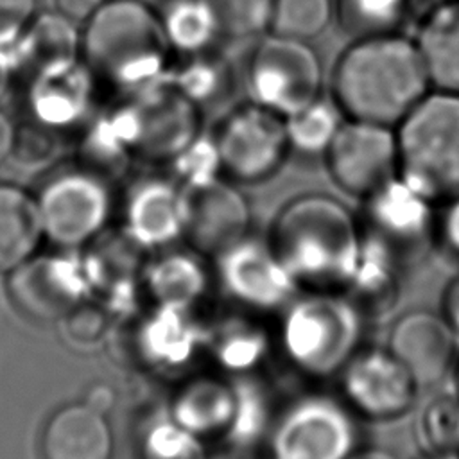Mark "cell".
<instances>
[{
    "label": "cell",
    "instance_id": "6da1fadb",
    "mask_svg": "<svg viewBox=\"0 0 459 459\" xmlns=\"http://www.w3.org/2000/svg\"><path fill=\"white\" fill-rule=\"evenodd\" d=\"M429 86L416 41L396 30L355 38L332 72V99L346 118L389 127L400 124Z\"/></svg>",
    "mask_w": 459,
    "mask_h": 459
},
{
    "label": "cell",
    "instance_id": "7a4b0ae2",
    "mask_svg": "<svg viewBox=\"0 0 459 459\" xmlns=\"http://www.w3.org/2000/svg\"><path fill=\"white\" fill-rule=\"evenodd\" d=\"M269 242L299 289L344 290L362 251V230L330 194L290 197L274 215Z\"/></svg>",
    "mask_w": 459,
    "mask_h": 459
},
{
    "label": "cell",
    "instance_id": "3957f363",
    "mask_svg": "<svg viewBox=\"0 0 459 459\" xmlns=\"http://www.w3.org/2000/svg\"><path fill=\"white\" fill-rule=\"evenodd\" d=\"M81 54L93 75L133 95L167 77L172 50L156 7L143 0H104L84 22Z\"/></svg>",
    "mask_w": 459,
    "mask_h": 459
},
{
    "label": "cell",
    "instance_id": "277c9868",
    "mask_svg": "<svg viewBox=\"0 0 459 459\" xmlns=\"http://www.w3.org/2000/svg\"><path fill=\"white\" fill-rule=\"evenodd\" d=\"M362 333L364 314L342 290H305L281 310L276 346L296 373L325 380L360 350Z\"/></svg>",
    "mask_w": 459,
    "mask_h": 459
},
{
    "label": "cell",
    "instance_id": "5b68a950",
    "mask_svg": "<svg viewBox=\"0 0 459 459\" xmlns=\"http://www.w3.org/2000/svg\"><path fill=\"white\" fill-rule=\"evenodd\" d=\"M394 131L398 178L430 203L459 197V93L429 91Z\"/></svg>",
    "mask_w": 459,
    "mask_h": 459
},
{
    "label": "cell",
    "instance_id": "8992f818",
    "mask_svg": "<svg viewBox=\"0 0 459 459\" xmlns=\"http://www.w3.org/2000/svg\"><path fill=\"white\" fill-rule=\"evenodd\" d=\"M133 158L170 163L201 134V108L174 88L167 77L138 93L127 95L111 111Z\"/></svg>",
    "mask_w": 459,
    "mask_h": 459
},
{
    "label": "cell",
    "instance_id": "52a82bcc",
    "mask_svg": "<svg viewBox=\"0 0 459 459\" xmlns=\"http://www.w3.org/2000/svg\"><path fill=\"white\" fill-rule=\"evenodd\" d=\"M246 88L251 102L289 117L321 97L323 63L310 41L271 32L247 57Z\"/></svg>",
    "mask_w": 459,
    "mask_h": 459
},
{
    "label": "cell",
    "instance_id": "ba28073f",
    "mask_svg": "<svg viewBox=\"0 0 459 459\" xmlns=\"http://www.w3.org/2000/svg\"><path fill=\"white\" fill-rule=\"evenodd\" d=\"M355 414L323 393H308L274 418L267 436L269 459H348L355 452Z\"/></svg>",
    "mask_w": 459,
    "mask_h": 459
},
{
    "label": "cell",
    "instance_id": "9c48e42d",
    "mask_svg": "<svg viewBox=\"0 0 459 459\" xmlns=\"http://www.w3.org/2000/svg\"><path fill=\"white\" fill-rule=\"evenodd\" d=\"M213 142L222 176L237 185L267 181L290 154L285 118L251 100L224 115Z\"/></svg>",
    "mask_w": 459,
    "mask_h": 459
},
{
    "label": "cell",
    "instance_id": "30bf717a",
    "mask_svg": "<svg viewBox=\"0 0 459 459\" xmlns=\"http://www.w3.org/2000/svg\"><path fill=\"white\" fill-rule=\"evenodd\" d=\"M43 235L63 247L91 242L108 224L109 181L84 167L52 178L38 197Z\"/></svg>",
    "mask_w": 459,
    "mask_h": 459
},
{
    "label": "cell",
    "instance_id": "8fae6325",
    "mask_svg": "<svg viewBox=\"0 0 459 459\" xmlns=\"http://www.w3.org/2000/svg\"><path fill=\"white\" fill-rule=\"evenodd\" d=\"M213 260L221 289L247 312H281L299 290L269 238L246 235Z\"/></svg>",
    "mask_w": 459,
    "mask_h": 459
},
{
    "label": "cell",
    "instance_id": "7c38bea8",
    "mask_svg": "<svg viewBox=\"0 0 459 459\" xmlns=\"http://www.w3.org/2000/svg\"><path fill=\"white\" fill-rule=\"evenodd\" d=\"M341 400L369 421L403 418L418 398L420 385L407 368L384 348H360L341 369Z\"/></svg>",
    "mask_w": 459,
    "mask_h": 459
},
{
    "label": "cell",
    "instance_id": "4fadbf2b",
    "mask_svg": "<svg viewBox=\"0 0 459 459\" xmlns=\"http://www.w3.org/2000/svg\"><path fill=\"white\" fill-rule=\"evenodd\" d=\"M325 163L337 188L362 201L398 176L396 131L346 118L325 154Z\"/></svg>",
    "mask_w": 459,
    "mask_h": 459
},
{
    "label": "cell",
    "instance_id": "5bb4252c",
    "mask_svg": "<svg viewBox=\"0 0 459 459\" xmlns=\"http://www.w3.org/2000/svg\"><path fill=\"white\" fill-rule=\"evenodd\" d=\"M362 203L364 238L380 244L402 265L425 251L436 228L429 199L396 176Z\"/></svg>",
    "mask_w": 459,
    "mask_h": 459
},
{
    "label": "cell",
    "instance_id": "9a60e30c",
    "mask_svg": "<svg viewBox=\"0 0 459 459\" xmlns=\"http://www.w3.org/2000/svg\"><path fill=\"white\" fill-rule=\"evenodd\" d=\"M93 285L90 264L61 256H30L13 269L7 280L14 307L36 321L65 317L75 305L86 301Z\"/></svg>",
    "mask_w": 459,
    "mask_h": 459
},
{
    "label": "cell",
    "instance_id": "2e32d148",
    "mask_svg": "<svg viewBox=\"0 0 459 459\" xmlns=\"http://www.w3.org/2000/svg\"><path fill=\"white\" fill-rule=\"evenodd\" d=\"M186 215L183 240L203 256H217L249 235L251 210L237 183L224 176L185 188Z\"/></svg>",
    "mask_w": 459,
    "mask_h": 459
},
{
    "label": "cell",
    "instance_id": "e0dca14e",
    "mask_svg": "<svg viewBox=\"0 0 459 459\" xmlns=\"http://www.w3.org/2000/svg\"><path fill=\"white\" fill-rule=\"evenodd\" d=\"M185 215V188L174 178L151 174L127 188L124 235L142 251H161L183 240Z\"/></svg>",
    "mask_w": 459,
    "mask_h": 459
},
{
    "label": "cell",
    "instance_id": "ac0fdd59",
    "mask_svg": "<svg viewBox=\"0 0 459 459\" xmlns=\"http://www.w3.org/2000/svg\"><path fill=\"white\" fill-rule=\"evenodd\" d=\"M136 359L149 369L178 373L186 369L201 353H206V325L194 310L152 307L134 328Z\"/></svg>",
    "mask_w": 459,
    "mask_h": 459
},
{
    "label": "cell",
    "instance_id": "d6986e66",
    "mask_svg": "<svg viewBox=\"0 0 459 459\" xmlns=\"http://www.w3.org/2000/svg\"><path fill=\"white\" fill-rule=\"evenodd\" d=\"M455 332L429 310L402 314L391 326L385 348L407 368L420 387L439 382L455 357Z\"/></svg>",
    "mask_w": 459,
    "mask_h": 459
},
{
    "label": "cell",
    "instance_id": "ffe728a7",
    "mask_svg": "<svg viewBox=\"0 0 459 459\" xmlns=\"http://www.w3.org/2000/svg\"><path fill=\"white\" fill-rule=\"evenodd\" d=\"M237 403L235 378L221 371L186 377L172 393L167 412L201 441H222Z\"/></svg>",
    "mask_w": 459,
    "mask_h": 459
},
{
    "label": "cell",
    "instance_id": "44dd1931",
    "mask_svg": "<svg viewBox=\"0 0 459 459\" xmlns=\"http://www.w3.org/2000/svg\"><path fill=\"white\" fill-rule=\"evenodd\" d=\"M140 287L152 307L194 310L208 292L210 273L203 255L172 246L154 251L142 265Z\"/></svg>",
    "mask_w": 459,
    "mask_h": 459
},
{
    "label": "cell",
    "instance_id": "7402d4cb",
    "mask_svg": "<svg viewBox=\"0 0 459 459\" xmlns=\"http://www.w3.org/2000/svg\"><path fill=\"white\" fill-rule=\"evenodd\" d=\"M113 452L109 421L86 402L57 409L41 434L43 459H113Z\"/></svg>",
    "mask_w": 459,
    "mask_h": 459
},
{
    "label": "cell",
    "instance_id": "603a6c76",
    "mask_svg": "<svg viewBox=\"0 0 459 459\" xmlns=\"http://www.w3.org/2000/svg\"><path fill=\"white\" fill-rule=\"evenodd\" d=\"M91 91L93 74L84 61H77L34 74L29 104L45 127H68L88 111Z\"/></svg>",
    "mask_w": 459,
    "mask_h": 459
},
{
    "label": "cell",
    "instance_id": "cb8c5ba5",
    "mask_svg": "<svg viewBox=\"0 0 459 459\" xmlns=\"http://www.w3.org/2000/svg\"><path fill=\"white\" fill-rule=\"evenodd\" d=\"M258 314H235L206 326V355L228 377L253 375L273 348L269 330Z\"/></svg>",
    "mask_w": 459,
    "mask_h": 459
},
{
    "label": "cell",
    "instance_id": "d4e9b609",
    "mask_svg": "<svg viewBox=\"0 0 459 459\" xmlns=\"http://www.w3.org/2000/svg\"><path fill=\"white\" fill-rule=\"evenodd\" d=\"M11 54L14 65L32 74L66 66L81 61V34L75 22L59 11L38 14L11 47Z\"/></svg>",
    "mask_w": 459,
    "mask_h": 459
},
{
    "label": "cell",
    "instance_id": "484cf974",
    "mask_svg": "<svg viewBox=\"0 0 459 459\" xmlns=\"http://www.w3.org/2000/svg\"><path fill=\"white\" fill-rule=\"evenodd\" d=\"M436 90L459 93V0L429 11L414 39Z\"/></svg>",
    "mask_w": 459,
    "mask_h": 459
},
{
    "label": "cell",
    "instance_id": "4316f807",
    "mask_svg": "<svg viewBox=\"0 0 459 459\" xmlns=\"http://www.w3.org/2000/svg\"><path fill=\"white\" fill-rule=\"evenodd\" d=\"M43 235L38 199L23 188L0 183V273L29 260Z\"/></svg>",
    "mask_w": 459,
    "mask_h": 459
},
{
    "label": "cell",
    "instance_id": "83f0119b",
    "mask_svg": "<svg viewBox=\"0 0 459 459\" xmlns=\"http://www.w3.org/2000/svg\"><path fill=\"white\" fill-rule=\"evenodd\" d=\"M402 264L380 244L362 237V251L353 276L342 290L366 316H380L398 298Z\"/></svg>",
    "mask_w": 459,
    "mask_h": 459
},
{
    "label": "cell",
    "instance_id": "f1b7e54d",
    "mask_svg": "<svg viewBox=\"0 0 459 459\" xmlns=\"http://www.w3.org/2000/svg\"><path fill=\"white\" fill-rule=\"evenodd\" d=\"M156 11L170 50L181 57L206 52L221 38L206 0H161Z\"/></svg>",
    "mask_w": 459,
    "mask_h": 459
},
{
    "label": "cell",
    "instance_id": "f546056e",
    "mask_svg": "<svg viewBox=\"0 0 459 459\" xmlns=\"http://www.w3.org/2000/svg\"><path fill=\"white\" fill-rule=\"evenodd\" d=\"M333 99L317 97L299 111L283 117L290 152L303 158H325L342 120Z\"/></svg>",
    "mask_w": 459,
    "mask_h": 459
},
{
    "label": "cell",
    "instance_id": "4dcf8cb0",
    "mask_svg": "<svg viewBox=\"0 0 459 459\" xmlns=\"http://www.w3.org/2000/svg\"><path fill=\"white\" fill-rule=\"evenodd\" d=\"M233 378L237 385V403L222 443L233 448H249L271 432L274 421L271 416V400L265 389L255 382L251 375Z\"/></svg>",
    "mask_w": 459,
    "mask_h": 459
},
{
    "label": "cell",
    "instance_id": "1f68e13d",
    "mask_svg": "<svg viewBox=\"0 0 459 459\" xmlns=\"http://www.w3.org/2000/svg\"><path fill=\"white\" fill-rule=\"evenodd\" d=\"M185 61L167 72V81L178 88L186 99L203 108L204 104L219 100L230 84L228 65L213 56L210 50L185 56Z\"/></svg>",
    "mask_w": 459,
    "mask_h": 459
},
{
    "label": "cell",
    "instance_id": "d6a6232c",
    "mask_svg": "<svg viewBox=\"0 0 459 459\" xmlns=\"http://www.w3.org/2000/svg\"><path fill=\"white\" fill-rule=\"evenodd\" d=\"M335 18L353 36L394 32L405 18L409 0H333Z\"/></svg>",
    "mask_w": 459,
    "mask_h": 459
},
{
    "label": "cell",
    "instance_id": "836d02e7",
    "mask_svg": "<svg viewBox=\"0 0 459 459\" xmlns=\"http://www.w3.org/2000/svg\"><path fill=\"white\" fill-rule=\"evenodd\" d=\"M335 16L333 0H274L271 32L310 41L330 25Z\"/></svg>",
    "mask_w": 459,
    "mask_h": 459
},
{
    "label": "cell",
    "instance_id": "e575fe53",
    "mask_svg": "<svg viewBox=\"0 0 459 459\" xmlns=\"http://www.w3.org/2000/svg\"><path fill=\"white\" fill-rule=\"evenodd\" d=\"M140 455L142 459H204V441L165 412L152 418L142 430Z\"/></svg>",
    "mask_w": 459,
    "mask_h": 459
},
{
    "label": "cell",
    "instance_id": "d590c367",
    "mask_svg": "<svg viewBox=\"0 0 459 459\" xmlns=\"http://www.w3.org/2000/svg\"><path fill=\"white\" fill-rule=\"evenodd\" d=\"M420 445L430 454H454L459 448V400L436 396L416 420Z\"/></svg>",
    "mask_w": 459,
    "mask_h": 459
},
{
    "label": "cell",
    "instance_id": "8d00e7d4",
    "mask_svg": "<svg viewBox=\"0 0 459 459\" xmlns=\"http://www.w3.org/2000/svg\"><path fill=\"white\" fill-rule=\"evenodd\" d=\"M215 14L221 36L242 39L271 27L274 0H206Z\"/></svg>",
    "mask_w": 459,
    "mask_h": 459
},
{
    "label": "cell",
    "instance_id": "74e56055",
    "mask_svg": "<svg viewBox=\"0 0 459 459\" xmlns=\"http://www.w3.org/2000/svg\"><path fill=\"white\" fill-rule=\"evenodd\" d=\"M169 165L174 170L172 178L183 188H194L222 176L213 136H204L203 133L190 145H186Z\"/></svg>",
    "mask_w": 459,
    "mask_h": 459
},
{
    "label": "cell",
    "instance_id": "f35d334b",
    "mask_svg": "<svg viewBox=\"0 0 459 459\" xmlns=\"http://www.w3.org/2000/svg\"><path fill=\"white\" fill-rule=\"evenodd\" d=\"M65 333L74 344L91 346L99 342L108 326V314L102 307L81 301L65 317Z\"/></svg>",
    "mask_w": 459,
    "mask_h": 459
},
{
    "label": "cell",
    "instance_id": "ab89813d",
    "mask_svg": "<svg viewBox=\"0 0 459 459\" xmlns=\"http://www.w3.org/2000/svg\"><path fill=\"white\" fill-rule=\"evenodd\" d=\"M36 16V0H0V48H11Z\"/></svg>",
    "mask_w": 459,
    "mask_h": 459
},
{
    "label": "cell",
    "instance_id": "60d3db41",
    "mask_svg": "<svg viewBox=\"0 0 459 459\" xmlns=\"http://www.w3.org/2000/svg\"><path fill=\"white\" fill-rule=\"evenodd\" d=\"M102 4L104 0H56L57 11L75 23L86 22Z\"/></svg>",
    "mask_w": 459,
    "mask_h": 459
},
{
    "label": "cell",
    "instance_id": "b9f144b4",
    "mask_svg": "<svg viewBox=\"0 0 459 459\" xmlns=\"http://www.w3.org/2000/svg\"><path fill=\"white\" fill-rule=\"evenodd\" d=\"M441 237L450 249L459 253V197L452 199L441 221Z\"/></svg>",
    "mask_w": 459,
    "mask_h": 459
},
{
    "label": "cell",
    "instance_id": "7bdbcfd3",
    "mask_svg": "<svg viewBox=\"0 0 459 459\" xmlns=\"http://www.w3.org/2000/svg\"><path fill=\"white\" fill-rule=\"evenodd\" d=\"M443 317L448 321L455 335H459V278L446 287L443 298Z\"/></svg>",
    "mask_w": 459,
    "mask_h": 459
},
{
    "label": "cell",
    "instance_id": "ee69618b",
    "mask_svg": "<svg viewBox=\"0 0 459 459\" xmlns=\"http://www.w3.org/2000/svg\"><path fill=\"white\" fill-rule=\"evenodd\" d=\"M14 140H16V129L13 122L4 113H0V163H4L7 156L13 152Z\"/></svg>",
    "mask_w": 459,
    "mask_h": 459
},
{
    "label": "cell",
    "instance_id": "f6af8a7d",
    "mask_svg": "<svg viewBox=\"0 0 459 459\" xmlns=\"http://www.w3.org/2000/svg\"><path fill=\"white\" fill-rule=\"evenodd\" d=\"M14 66L11 48H0V97L5 93L9 81H11V70Z\"/></svg>",
    "mask_w": 459,
    "mask_h": 459
},
{
    "label": "cell",
    "instance_id": "bcb514c9",
    "mask_svg": "<svg viewBox=\"0 0 459 459\" xmlns=\"http://www.w3.org/2000/svg\"><path fill=\"white\" fill-rule=\"evenodd\" d=\"M111 402H113V398H111L108 387H93L86 398V403L100 412H106V409L111 405Z\"/></svg>",
    "mask_w": 459,
    "mask_h": 459
},
{
    "label": "cell",
    "instance_id": "7dc6e473",
    "mask_svg": "<svg viewBox=\"0 0 459 459\" xmlns=\"http://www.w3.org/2000/svg\"><path fill=\"white\" fill-rule=\"evenodd\" d=\"M348 459H398L393 452L384 448H364L355 450Z\"/></svg>",
    "mask_w": 459,
    "mask_h": 459
},
{
    "label": "cell",
    "instance_id": "c3c4849f",
    "mask_svg": "<svg viewBox=\"0 0 459 459\" xmlns=\"http://www.w3.org/2000/svg\"><path fill=\"white\" fill-rule=\"evenodd\" d=\"M429 459H455L454 454H432Z\"/></svg>",
    "mask_w": 459,
    "mask_h": 459
}]
</instances>
